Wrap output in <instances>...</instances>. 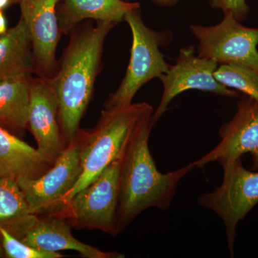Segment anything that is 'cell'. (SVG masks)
Segmentation results:
<instances>
[{"mask_svg":"<svg viewBox=\"0 0 258 258\" xmlns=\"http://www.w3.org/2000/svg\"><path fill=\"white\" fill-rule=\"evenodd\" d=\"M81 24L70 32L57 71L46 79L57 98L59 121L67 145L76 138L92 98L95 83L103 68L107 35L118 25L109 22Z\"/></svg>","mask_w":258,"mask_h":258,"instance_id":"1","label":"cell"},{"mask_svg":"<svg viewBox=\"0 0 258 258\" xmlns=\"http://www.w3.org/2000/svg\"><path fill=\"white\" fill-rule=\"evenodd\" d=\"M154 111L144 117L120 156L118 234L148 209L167 210L180 180L195 168L191 162L170 172L158 170L149 147Z\"/></svg>","mask_w":258,"mask_h":258,"instance_id":"2","label":"cell"},{"mask_svg":"<svg viewBox=\"0 0 258 258\" xmlns=\"http://www.w3.org/2000/svg\"><path fill=\"white\" fill-rule=\"evenodd\" d=\"M153 111L152 105L146 102L103 109L96 126L89 130L80 128L76 137L79 143L81 176L50 212L69 201L118 159L144 117Z\"/></svg>","mask_w":258,"mask_h":258,"instance_id":"3","label":"cell"},{"mask_svg":"<svg viewBox=\"0 0 258 258\" xmlns=\"http://www.w3.org/2000/svg\"><path fill=\"white\" fill-rule=\"evenodd\" d=\"M140 9V8H139ZM139 9L130 10L124 20L132 34L131 57L124 78L115 92L111 93L103 109L132 104L135 95L146 83L159 79L170 67L161 53L160 47L170 41L169 31L157 32L148 28Z\"/></svg>","mask_w":258,"mask_h":258,"instance_id":"4","label":"cell"},{"mask_svg":"<svg viewBox=\"0 0 258 258\" xmlns=\"http://www.w3.org/2000/svg\"><path fill=\"white\" fill-rule=\"evenodd\" d=\"M119 176L120 157L69 201L45 214L60 217L78 230H98L118 235Z\"/></svg>","mask_w":258,"mask_h":258,"instance_id":"5","label":"cell"},{"mask_svg":"<svg viewBox=\"0 0 258 258\" xmlns=\"http://www.w3.org/2000/svg\"><path fill=\"white\" fill-rule=\"evenodd\" d=\"M218 162L223 170L221 184L202 195L198 203L216 213L223 222L227 247L233 257L237 225L258 204V172L246 169L242 158Z\"/></svg>","mask_w":258,"mask_h":258,"instance_id":"6","label":"cell"},{"mask_svg":"<svg viewBox=\"0 0 258 258\" xmlns=\"http://www.w3.org/2000/svg\"><path fill=\"white\" fill-rule=\"evenodd\" d=\"M198 40V55L217 63H232L258 71V28L241 25L231 13L213 26L189 27Z\"/></svg>","mask_w":258,"mask_h":258,"instance_id":"7","label":"cell"},{"mask_svg":"<svg viewBox=\"0 0 258 258\" xmlns=\"http://www.w3.org/2000/svg\"><path fill=\"white\" fill-rule=\"evenodd\" d=\"M218 66L216 61L196 55L193 46L182 47L179 50L175 64L170 66L167 72L159 78L164 90L160 103L153 113L154 124L167 111L171 101L187 90H199L222 96H238L236 91L215 79L214 74Z\"/></svg>","mask_w":258,"mask_h":258,"instance_id":"8","label":"cell"},{"mask_svg":"<svg viewBox=\"0 0 258 258\" xmlns=\"http://www.w3.org/2000/svg\"><path fill=\"white\" fill-rule=\"evenodd\" d=\"M64 219L51 214L30 215L15 222L8 230L11 235L30 247L47 252L74 250L86 258H123L118 252H105L75 238Z\"/></svg>","mask_w":258,"mask_h":258,"instance_id":"9","label":"cell"},{"mask_svg":"<svg viewBox=\"0 0 258 258\" xmlns=\"http://www.w3.org/2000/svg\"><path fill=\"white\" fill-rule=\"evenodd\" d=\"M81 174L79 143L76 137L43 175L19 181L30 213L40 215L53 210L72 189Z\"/></svg>","mask_w":258,"mask_h":258,"instance_id":"10","label":"cell"},{"mask_svg":"<svg viewBox=\"0 0 258 258\" xmlns=\"http://www.w3.org/2000/svg\"><path fill=\"white\" fill-rule=\"evenodd\" d=\"M62 0H20V11L30 32L35 74L50 79L55 75L58 60L56 50L62 32L57 7Z\"/></svg>","mask_w":258,"mask_h":258,"instance_id":"11","label":"cell"},{"mask_svg":"<svg viewBox=\"0 0 258 258\" xmlns=\"http://www.w3.org/2000/svg\"><path fill=\"white\" fill-rule=\"evenodd\" d=\"M219 135L220 143L194 161L195 168L202 169L211 162L235 160L250 154L252 169H258V101L246 95L242 97L233 118L222 125Z\"/></svg>","mask_w":258,"mask_h":258,"instance_id":"12","label":"cell"},{"mask_svg":"<svg viewBox=\"0 0 258 258\" xmlns=\"http://www.w3.org/2000/svg\"><path fill=\"white\" fill-rule=\"evenodd\" d=\"M28 129L42 157L54 164L68 145L61 131L55 93L46 79L37 76L32 81Z\"/></svg>","mask_w":258,"mask_h":258,"instance_id":"13","label":"cell"},{"mask_svg":"<svg viewBox=\"0 0 258 258\" xmlns=\"http://www.w3.org/2000/svg\"><path fill=\"white\" fill-rule=\"evenodd\" d=\"M52 165L37 149L0 125V178H10L18 182L35 179Z\"/></svg>","mask_w":258,"mask_h":258,"instance_id":"14","label":"cell"},{"mask_svg":"<svg viewBox=\"0 0 258 258\" xmlns=\"http://www.w3.org/2000/svg\"><path fill=\"white\" fill-rule=\"evenodd\" d=\"M139 3L124 0H62L57 18L62 34L67 35L86 20L119 24L130 10L139 9Z\"/></svg>","mask_w":258,"mask_h":258,"instance_id":"15","label":"cell"},{"mask_svg":"<svg viewBox=\"0 0 258 258\" xmlns=\"http://www.w3.org/2000/svg\"><path fill=\"white\" fill-rule=\"evenodd\" d=\"M32 74L0 79V125L15 133L28 129Z\"/></svg>","mask_w":258,"mask_h":258,"instance_id":"16","label":"cell"},{"mask_svg":"<svg viewBox=\"0 0 258 258\" xmlns=\"http://www.w3.org/2000/svg\"><path fill=\"white\" fill-rule=\"evenodd\" d=\"M35 74L30 32L20 18L18 24L0 35V79L15 75Z\"/></svg>","mask_w":258,"mask_h":258,"instance_id":"17","label":"cell"},{"mask_svg":"<svg viewBox=\"0 0 258 258\" xmlns=\"http://www.w3.org/2000/svg\"><path fill=\"white\" fill-rule=\"evenodd\" d=\"M30 208L18 181L0 178V227L6 228L22 217L30 215ZM0 234V258H4Z\"/></svg>","mask_w":258,"mask_h":258,"instance_id":"18","label":"cell"},{"mask_svg":"<svg viewBox=\"0 0 258 258\" xmlns=\"http://www.w3.org/2000/svg\"><path fill=\"white\" fill-rule=\"evenodd\" d=\"M214 76L224 86L258 101V71L240 64H220Z\"/></svg>","mask_w":258,"mask_h":258,"instance_id":"19","label":"cell"},{"mask_svg":"<svg viewBox=\"0 0 258 258\" xmlns=\"http://www.w3.org/2000/svg\"><path fill=\"white\" fill-rule=\"evenodd\" d=\"M1 245L4 258H61L60 252H47L30 247L16 238L4 227H0Z\"/></svg>","mask_w":258,"mask_h":258,"instance_id":"20","label":"cell"},{"mask_svg":"<svg viewBox=\"0 0 258 258\" xmlns=\"http://www.w3.org/2000/svg\"><path fill=\"white\" fill-rule=\"evenodd\" d=\"M212 8L221 10L225 13H231L239 21H242L248 14L249 8L245 0H210Z\"/></svg>","mask_w":258,"mask_h":258,"instance_id":"21","label":"cell"},{"mask_svg":"<svg viewBox=\"0 0 258 258\" xmlns=\"http://www.w3.org/2000/svg\"><path fill=\"white\" fill-rule=\"evenodd\" d=\"M155 4L163 8H171L177 4L179 0H152Z\"/></svg>","mask_w":258,"mask_h":258,"instance_id":"22","label":"cell"},{"mask_svg":"<svg viewBox=\"0 0 258 258\" xmlns=\"http://www.w3.org/2000/svg\"><path fill=\"white\" fill-rule=\"evenodd\" d=\"M8 30V24L3 10H0V35L5 33Z\"/></svg>","mask_w":258,"mask_h":258,"instance_id":"23","label":"cell"},{"mask_svg":"<svg viewBox=\"0 0 258 258\" xmlns=\"http://www.w3.org/2000/svg\"><path fill=\"white\" fill-rule=\"evenodd\" d=\"M11 5H13L12 0H0V10H1L6 9Z\"/></svg>","mask_w":258,"mask_h":258,"instance_id":"24","label":"cell"},{"mask_svg":"<svg viewBox=\"0 0 258 258\" xmlns=\"http://www.w3.org/2000/svg\"><path fill=\"white\" fill-rule=\"evenodd\" d=\"M20 0H12V4H18L20 3Z\"/></svg>","mask_w":258,"mask_h":258,"instance_id":"25","label":"cell"}]
</instances>
